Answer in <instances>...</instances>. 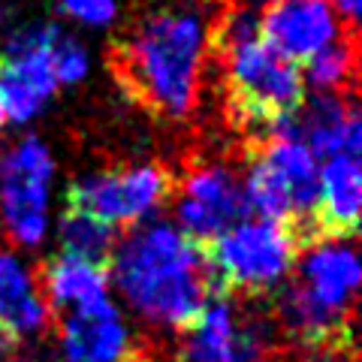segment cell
Here are the masks:
<instances>
[{"label":"cell","instance_id":"1","mask_svg":"<svg viewBox=\"0 0 362 362\" xmlns=\"http://www.w3.org/2000/svg\"><path fill=\"white\" fill-rule=\"evenodd\" d=\"M121 94L160 121H181L197 106L206 61V28L190 9H157L118 33L106 52Z\"/></svg>","mask_w":362,"mask_h":362},{"label":"cell","instance_id":"2","mask_svg":"<svg viewBox=\"0 0 362 362\" xmlns=\"http://www.w3.org/2000/svg\"><path fill=\"white\" fill-rule=\"evenodd\" d=\"M115 281L136 311L154 323L190 329L211 302L202 245L169 223L139 226L112 254Z\"/></svg>","mask_w":362,"mask_h":362},{"label":"cell","instance_id":"3","mask_svg":"<svg viewBox=\"0 0 362 362\" xmlns=\"http://www.w3.org/2000/svg\"><path fill=\"white\" fill-rule=\"evenodd\" d=\"M226 115L247 139L257 142L275 133L305 103V82L296 64L278 58L259 40L223 58Z\"/></svg>","mask_w":362,"mask_h":362},{"label":"cell","instance_id":"4","mask_svg":"<svg viewBox=\"0 0 362 362\" xmlns=\"http://www.w3.org/2000/svg\"><path fill=\"white\" fill-rule=\"evenodd\" d=\"M209 263L211 299L263 296L293 269L296 247L269 221H245L211 242H199Z\"/></svg>","mask_w":362,"mask_h":362},{"label":"cell","instance_id":"5","mask_svg":"<svg viewBox=\"0 0 362 362\" xmlns=\"http://www.w3.org/2000/svg\"><path fill=\"white\" fill-rule=\"evenodd\" d=\"M175 175L160 163H139L127 169H112L70 185L66 211L85 214L106 226H127L145 218L157 206L173 199Z\"/></svg>","mask_w":362,"mask_h":362},{"label":"cell","instance_id":"6","mask_svg":"<svg viewBox=\"0 0 362 362\" xmlns=\"http://www.w3.org/2000/svg\"><path fill=\"white\" fill-rule=\"evenodd\" d=\"M173 199L185 235L194 242L218 239L226 230L245 223L251 214L239 173L211 157H194L185 166V175L175 181Z\"/></svg>","mask_w":362,"mask_h":362},{"label":"cell","instance_id":"7","mask_svg":"<svg viewBox=\"0 0 362 362\" xmlns=\"http://www.w3.org/2000/svg\"><path fill=\"white\" fill-rule=\"evenodd\" d=\"M58 30V25L37 21L6 40L0 52V106L6 118L25 124L54 94L58 76L52 66V42Z\"/></svg>","mask_w":362,"mask_h":362},{"label":"cell","instance_id":"8","mask_svg":"<svg viewBox=\"0 0 362 362\" xmlns=\"http://www.w3.org/2000/svg\"><path fill=\"white\" fill-rule=\"evenodd\" d=\"M52 169V157L37 136L21 139L0 157V211L9 235L21 245H37L45 235Z\"/></svg>","mask_w":362,"mask_h":362},{"label":"cell","instance_id":"9","mask_svg":"<svg viewBox=\"0 0 362 362\" xmlns=\"http://www.w3.org/2000/svg\"><path fill=\"white\" fill-rule=\"evenodd\" d=\"M341 28L326 0H272L257 18V37L290 64L308 61L326 49Z\"/></svg>","mask_w":362,"mask_h":362},{"label":"cell","instance_id":"10","mask_svg":"<svg viewBox=\"0 0 362 362\" xmlns=\"http://www.w3.org/2000/svg\"><path fill=\"white\" fill-rule=\"evenodd\" d=\"M272 136L305 145L314 157H359L362 121L354 94H317L308 106L287 118Z\"/></svg>","mask_w":362,"mask_h":362},{"label":"cell","instance_id":"11","mask_svg":"<svg viewBox=\"0 0 362 362\" xmlns=\"http://www.w3.org/2000/svg\"><path fill=\"white\" fill-rule=\"evenodd\" d=\"M175 362H269V347L257 323L235 326L226 299H211L181 335Z\"/></svg>","mask_w":362,"mask_h":362},{"label":"cell","instance_id":"12","mask_svg":"<svg viewBox=\"0 0 362 362\" xmlns=\"http://www.w3.org/2000/svg\"><path fill=\"white\" fill-rule=\"evenodd\" d=\"M326 311L354 320L356 290H359V259L347 242H320L314 245L296 278Z\"/></svg>","mask_w":362,"mask_h":362},{"label":"cell","instance_id":"13","mask_svg":"<svg viewBox=\"0 0 362 362\" xmlns=\"http://www.w3.org/2000/svg\"><path fill=\"white\" fill-rule=\"evenodd\" d=\"M61 332L66 362H127L133 350L127 329L109 299L76 308L64 320Z\"/></svg>","mask_w":362,"mask_h":362},{"label":"cell","instance_id":"14","mask_svg":"<svg viewBox=\"0 0 362 362\" xmlns=\"http://www.w3.org/2000/svg\"><path fill=\"white\" fill-rule=\"evenodd\" d=\"M362 166L359 157H332L320 173L317 233L320 242H350L359 233Z\"/></svg>","mask_w":362,"mask_h":362},{"label":"cell","instance_id":"15","mask_svg":"<svg viewBox=\"0 0 362 362\" xmlns=\"http://www.w3.org/2000/svg\"><path fill=\"white\" fill-rule=\"evenodd\" d=\"M106 281L109 269L94 266L85 259H76L70 254H58L45 259L37 269V293L49 311L64 308H85L100 299H106Z\"/></svg>","mask_w":362,"mask_h":362},{"label":"cell","instance_id":"16","mask_svg":"<svg viewBox=\"0 0 362 362\" xmlns=\"http://www.w3.org/2000/svg\"><path fill=\"white\" fill-rule=\"evenodd\" d=\"M45 323H49V308L40 299L30 275L13 254L0 251V326L21 341V335L40 332Z\"/></svg>","mask_w":362,"mask_h":362},{"label":"cell","instance_id":"17","mask_svg":"<svg viewBox=\"0 0 362 362\" xmlns=\"http://www.w3.org/2000/svg\"><path fill=\"white\" fill-rule=\"evenodd\" d=\"M356 70H359V33L341 30L338 37L305 61V78L317 88V94H354L356 97Z\"/></svg>","mask_w":362,"mask_h":362},{"label":"cell","instance_id":"18","mask_svg":"<svg viewBox=\"0 0 362 362\" xmlns=\"http://www.w3.org/2000/svg\"><path fill=\"white\" fill-rule=\"evenodd\" d=\"M115 245H118V235H115L112 226L100 223L94 218H85V214L64 211V218H61V247H64V254L109 269L112 254H115Z\"/></svg>","mask_w":362,"mask_h":362},{"label":"cell","instance_id":"19","mask_svg":"<svg viewBox=\"0 0 362 362\" xmlns=\"http://www.w3.org/2000/svg\"><path fill=\"white\" fill-rule=\"evenodd\" d=\"M52 66H54V76H58V85L78 82V78L88 73V54L82 45H78V40L58 30V37L52 42Z\"/></svg>","mask_w":362,"mask_h":362},{"label":"cell","instance_id":"20","mask_svg":"<svg viewBox=\"0 0 362 362\" xmlns=\"http://www.w3.org/2000/svg\"><path fill=\"white\" fill-rule=\"evenodd\" d=\"M66 16L85 25H109L115 18V0H58Z\"/></svg>","mask_w":362,"mask_h":362},{"label":"cell","instance_id":"21","mask_svg":"<svg viewBox=\"0 0 362 362\" xmlns=\"http://www.w3.org/2000/svg\"><path fill=\"white\" fill-rule=\"evenodd\" d=\"M332 6L338 9V16L344 18V28L347 33H359L356 30V21H359V0H332Z\"/></svg>","mask_w":362,"mask_h":362},{"label":"cell","instance_id":"22","mask_svg":"<svg viewBox=\"0 0 362 362\" xmlns=\"http://www.w3.org/2000/svg\"><path fill=\"white\" fill-rule=\"evenodd\" d=\"M4 121H6V115H4V106H0V130H4Z\"/></svg>","mask_w":362,"mask_h":362}]
</instances>
